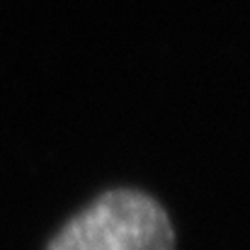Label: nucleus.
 <instances>
[{"label": "nucleus", "instance_id": "nucleus-1", "mask_svg": "<svg viewBox=\"0 0 250 250\" xmlns=\"http://www.w3.org/2000/svg\"><path fill=\"white\" fill-rule=\"evenodd\" d=\"M46 250H175V229L156 197L114 187L68 219Z\"/></svg>", "mask_w": 250, "mask_h": 250}]
</instances>
